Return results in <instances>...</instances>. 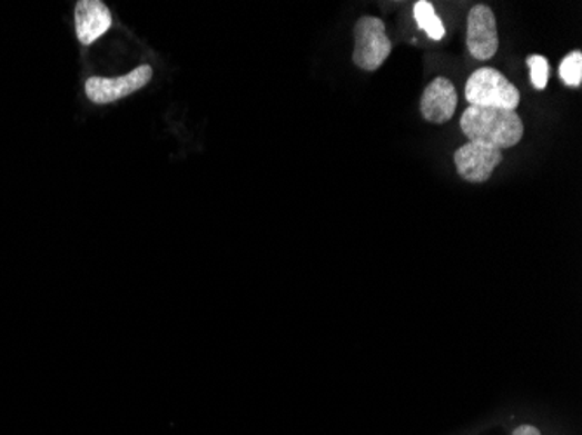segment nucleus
<instances>
[{
  "label": "nucleus",
  "mask_w": 582,
  "mask_h": 435,
  "mask_svg": "<svg viewBox=\"0 0 582 435\" xmlns=\"http://www.w3.org/2000/svg\"><path fill=\"white\" fill-rule=\"evenodd\" d=\"M415 20H417L418 27H421L427 36L433 40H442L445 37V27H443L442 20L436 17L433 6L426 0H421L414 6Z\"/></svg>",
  "instance_id": "obj_9"
},
{
  "label": "nucleus",
  "mask_w": 582,
  "mask_h": 435,
  "mask_svg": "<svg viewBox=\"0 0 582 435\" xmlns=\"http://www.w3.org/2000/svg\"><path fill=\"white\" fill-rule=\"evenodd\" d=\"M112 27L110 9L101 0H81L76 6L77 39L81 45L91 46Z\"/></svg>",
  "instance_id": "obj_8"
},
{
  "label": "nucleus",
  "mask_w": 582,
  "mask_h": 435,
  "mask_svg": "<svg viewBox=\"0 0 582 435\" xmlns=\"http://www.w3.org/2000/svg\"><path fill=\"white\" fill-rule=\"evenodd\" d=\"M457 91L446 77L434 79L422 95L421 112L434 125H445L457 110Z\"/></svg>",
  "instance_id": "obj_7"
},
{
  "label": "nucleus",
  "mask_w": 582,
  "mask_h": 435,
  "mask_svg": "<svg viewBox=\"0 0 582 435\" xmlns=\"http://www.w3.org/2000/svg\"><path fill=\"white\" fill-rule=\"evenodd\" d=\"M150 79H152V68L147 65L135 68L134 72L117 77V79L91 77L86 82V95L92 103L109 105L140 91L141 88L149 85Z\"/></svg>",
  "instance_id": "obj_4"
},
{
  "label": "nucleus",
  "mask_w": 582,
  "mask_h": 435,
  "mask_svg": "<svg viewBox=\"0 0 582 435\" xmlns=\"http://www.w3.org/2000/svg\"><path fill=\"white\" fill-rule=\"evenodd\" d=\"M461 129L467 140L499 150L519 145L525 131L519 113L491 107H467L461 117Z\"/></svg>",
  "instance_id": "obj_1"
},
{
  "label": "nucleus",
  "mask_w": 582,
  "mask_h": 435,
  "mask_svg": "<svg viewBox=\"0 0 582 435\" xmlns=\"http://www.w3.org/2000/svg\"><path fill=\"white\" fill-rule=\"evenodd\" d=\"M458 175L470 184H483L491 180L492 172L502 162V150L491 145L470 144L457 148L454 156Z\"/></svg>",
  "instance_id": "obj_5"
},
{
  "label": "nucleus",
  "mask_w": 582,
  "mask_h": 435,
  "mask_svg": "<svg viewBox=\"0 0 582 435\" xmlns=\"http://www.w3.org/2000/svg\"><path fill=\"white\" fill-rule=\"evenodd\" d=\"M467 49L474 60L486 61L499 49L497 21L489 6H474L467 17Z\"/></svg>",
  "instance_id": "obj_6"
},
{
  "label": "nucleus",
  "mask_w": 582,
  "mask_h": 435,
  "mask_svg": "<svg viewBox=\"0 0 582 435\" xmlns=\"http://www.w3.org/2000/svg\"><path fill=\"white\" fill-rule=\"evenodd\" d=\"M393 45L386 24L378 18L366 17L354 27L353 61L365 72H375L391 57Z\"/></svg>",
  "instance_id": "obj_3"
},
{
  "label": "nucleus",
  "mask_w": 582,
  "mask_h": 435,
  "mask_svg": "<svg viewBox=\"0 0 582 435\" xmlns=\"http://www.w3.org/2000/svg\"><path fill=\"white\" fill-rule=\"evenodd\" d=\"M526 63L531 67V79L534 88L539 89V91L546 88L548 77H550V65H548L546 58L532 55L526 60Z\"/></svg>",
  "instance_id": "obj_11"
},
{
  "label": "nucleus",
  "mask_w": 582,
  "mask_h": 435,
  "mask_svg": "<svg viewBox=\"0 0 582 435\" xmlns=\"http://www.w3.org/2000/svg\"><path fill=\"white\" fill-rule=\"evenodd\" d=\"M513 435H541L537 427L534 425H520L516 431L513 432Z\"/></svg>",
  "instance_id": "obj_12"
},
{
  "label": "nucleus",
  "mask_w": 582,
  "mask_h": 435,
  "mask_svg": "<svg viewBox=\"0 0 582 435\" xmlns=\"http://www.w3.org/2000/svg\"><path fill=\"white\" fill-rule=\"evenodd\" d=\"M560 79L571 88H579L582 82V52L574 51L560 65Z\"/></svg>",
  "instance_id": "obj_10"
},
{
  "label": "nucleus",
  "mask_w": 582,
  "mask_h": 435,
  "mask_svg": "<svg viewBox=\"0 0 582 435\" xmlns=\"http://www.w3.org/2000/svg\"><path fill=\"white\" fill-rule=\"evenodd\" d=\"M466 100L470 107L502 108L516 112L520 91L499 70L483 67L467 79Z\"/></svg>",
  "instance_id": "obj_2"
}]
</instances>
